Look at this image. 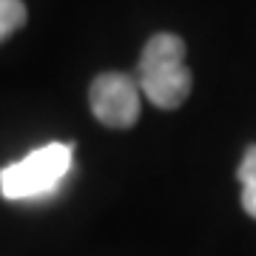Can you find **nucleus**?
Masks as SVG:
<instances>
[{
	"mask_svg": "<svg viewBox=\"0 0 256 256\" xmlns=\"http://www.w3.org/2000/svg\"><path fill=\"white\" fill-rule=\"evenodd\" d=\"M137 86L156 108H180L191 94V72L185 66V43L171 32H160L146 43L137 63Z\"/></svg>",
	"mask_w": 256,
	"mask_h": 256,
	"instance_id": "nucleus-1",
	"label": "nucleus"
},
{
	"mask_svg": "<svg viewBox=\"0 0 256 256\" xmlns=\"http://www.w3.org/2000/svg\"><path fill=\"white\" fill-rule=\"evenodd\" d=\"M72 160H74L72 142H48V146L34 148L23 160L6 165L0 171V194L12 202L46 200L68 176Z\"/></svg>",
	"mask_w": 256,
	"mask_h": 256,
	"instance_id": "nucleus-2",
	"label": "nucleus"
},
{
	"mask_svg": "<svg viewBox=\"0 0 256 256\" xmlns=\"http://www.w3.org/2000/svg\"><path fill=\"white\" fill-rule=\"evenodd\" d=\"M140 86L131 74L106 72L92 82V114L108 128H131L140 117Z\"/></svg>",
	"mask_w": 256,
	"mask_h": 256,
	"instance_id": "nucleus-3",
	"label": "nucleus"
},
{
	"mask_svg": "<svg viewBox=\"0 0 256 256\" xmlns=\"http://www.w3.org/2000/svg\"><path fill=\"white\" fill-rule=\"evenodd\" d=\"M236 176L242 182V208L256 220V146H248Z\"/></svg>",
	"mask_w": 256,
	"mask_h": 256,
	"instance_id": "nucleus-4",
	"label": "nucleus"
},
{
	"mask_svg": "<svg viewBox=\"0 0 256 256\" xmlns=\"http://www.w3.org/2000/svg\"><path fill=\"white\" fill-rule=\"evenodd\" d=\"M23 23H26V6H23V0H0V43L9 40Z\"/></svg>",
	"mask_w": 256,
	"mask_h": 256,
	"instance_id": "nucleus-5",
	"label": "nucleus"
}]
</instances>
